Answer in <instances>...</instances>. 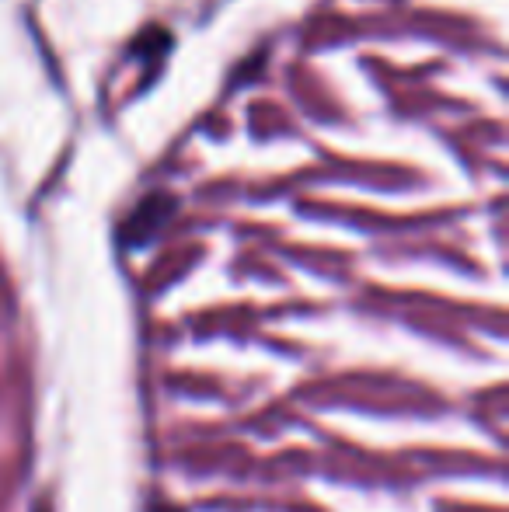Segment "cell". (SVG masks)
I'll return each instance as SVG.
<instances>
[{"mask_svg": "<svg viewBox=\"0 0 509 512\" xmlns=\"http://www.w3.org/2000/svg\"><path fill=\"white\" fill-rule=\"evenodd\" d=\"M154 512H182V509H178V506H157Z\"/></svg>", "mask_w": 509, "mask_h": 512, "instance_id": "obj_2", "label": "cell"}, {"mask_svg": "<svg viewBox=\"0 0 509 512\" xmlns=\"http://www.w3.org/2000/svg\"><path fill=\"white\" fill-rule=\"evenodd\" d=\"M171 209H175V199L164 196V192H154V196H147L140 206L129 213V220L123 223V230H119V237H123L126 248H143L147 241H154L157 230L168 223Z\"/></svg>", "mask_w": 509, "mask_h": 512, "instance_id": "obj_1", "label": "cell"}]
</instances>
